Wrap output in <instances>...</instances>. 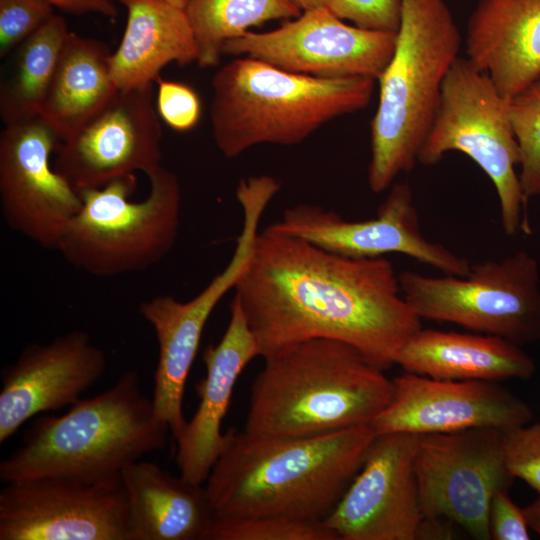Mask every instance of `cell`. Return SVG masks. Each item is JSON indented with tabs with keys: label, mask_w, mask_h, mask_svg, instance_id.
I'll return each instance as SVG.
<instances>
[{
	"label": "cell",
	"mask_w": 540,
	"mask_h": 540,
	"mask_svg": "<svg viewBox=\"0 0 540 540\" xmlns=\"http://www.w3.org/2000/svg\"><path fill=\"white\" fill-rule=\"evenodd\" d=\"M234 289L262 358L331 339L387 370L422 327L387 258L341 256L268 226Z\"/></svg>",
	"instance_id": "cell-1"
},
{
	"label": "cell",
	"mask_w": 540,
	"mask_h": 540,
	"mask_svg": "<svg viewBox=\"0 0 540 540\" xmlns=\"http://www.w3.org/2000/svg\"><path fill=\"white\" fill-rule=\"evenodd\" d=\"M376 437L370 424L303 437L229 430L227 444L205 482L215 518L324 521Z\"/></svg>",
	"instance_id": "cell-2"
},
{
	"label": "cell",
	"mask_w": 540,
	"mask_h": 540,
	"mask_svg": "<svg viewBox=\"0 0 540 540\" xmlns=\"http://www.w3.org/2000/svg\"><path fill=\"white\" fill-rule=\"evenodd\" d=\"M263 359L243 430L252 436L303 437L371 424L393 397L385 370L345 342L311 339Z\"/></svg>",
	"instance_id": "cell-3"
},
{
	"label": "cell",
	"mask_w": 540,
	"mask_h": 540,
	"mask_svg": "<svg viewBox=\"0 0 540 540\" xmlns=\"http://www.w3.org/2000/svg\"><path fill=\"white\" fill-rule=\"evenodd\" d=\"M169 431L143 394L138 373L126 370L109 389L81 398L65 414L38 415L21 445L0 462V480L117 479L142 456L163 449Z\"/></svg>",
	"instance_id": "cell-4"
},
{
	"label": "cell",
	"mask_w": 540,
	"mask_h": 540,
	"mask_svg": "<svg viewBox=\"0 0 540 540\" xmlns=\"http://www.w3.org/2000/svg\"><path fill=\"white\" fill-rule=\"evenodd\" d=\"M376 80L321 78L236 58L211 80L213 141L226 158L262 144H300L332 120L364 109Z\"/></svg>",
	"instance_id": "cell-5"
},
{
	"label": "cell",
	"mask_w": 540,
	"mask_h": 540,
	"mask_svg": "<svg viewBox=\"0 0 540 540\" xmlns=\"http://www.w3.org/2000/svg\"><path fill=\"white\" fill-rule=\"evenodd\" d=\"M461 35L445 0H402L392 57L378 78L367 180L380 193L410 172L436 117Z\"/></svg>",
	"instance_id": "cell-6"
},
{
	"label": "cell",
	"mask_w": 540,
	"mask_h": 540,
	"mask_svg": "<svg viewBox=\"0 0 540 540\" xmlns=\"http://www.w3.org/2000/svg\"><path fill=\"white\" fill-rule=\"evenodd\" d=\"M146 175L150 189L141 201L130 200L135 174L79 191L81 209L57 250L70 265L92 276L113 277L150 268L172 250L180 227V182L162 165Z\"/></svg>",
	"instance_id": "cell-7"
},
{
	"label": "cell",
	"mask_w": 540,
	"mask_h": 540,
	"mask_svg": "<svg viewBox=\"0 0 540 540\" xmlns=\"http://www.w3.org/2000/svg\"><path fill=\"white\" fill-rule=\"evenodd\" d=\"M509 102L487 74L467 57H458L442 87L436 117L421 147L418 163L432 166L451 151L472 159L489 177L500 204L505 234H530L525 197L516 172L521 152Z\"/></svg>",
	"instance_id": "cell-8"
},
{
	"label": "cell",
	"mask_w": 540,
	"mask_h": 540,
	"mask_svg": "<svg viewBox=\"0 0 540 540\" xmlns=\"http://www.w3.org/2000/svg\"><path fill=\"white\" fill-rule=\"evenodd\" d=\"M398 278L421 320L453 323L519 346L540 341V269L526 251L471 264L465 276L405 270Z\"/></svg>",
	"instance_id": "cell-9"
},
{
	"label": "cell",
	"mask_w": 540,
	"mask_h": 540,
	"mask_svg": "<svg viewBox=\"0 0 540 540\" xmlns=\"http://www.w3.org/2000/svg\"><path fill=\"white\" fill-rule=\"evenodd\" d=\"M263 179L241 181L236 198L243 211L242 229L231 259L194 298L181 302L170 295L143 301L139 313L153 328L159 347L153 405L175 438L183 429V396L205 325L225 294L234 289L249 262L261 217L276 195Z\"/></svg>",
	"instance_id": "cell-10"
},
{
	"label": "cell",
	"mask_w": 540,
	"mask_h": 540,
	"mask_svg": "<svg viewBox=\"0 0 540 540\" xmlns=\"http://www.w3.org/2000/svg\"><path fill=\"white\" fill-rule=\"evenodd\" d=\"M505 432L490 427L418 434L414 470L423 517H444L473 539L490 540L489 508L515 479L504 453Z\"/></svg>",
	"instance_id": "cell-11"
},
{
	"label": "cell",
	"mask_w": 540,
	"mask_h": 540,
	"mask_svg": "<svg viewBox=\"0 0 540 540\" xmlns=\"http://www.w3.org/2000/svg\"><path fill=\"white\" fill-rule=\"evenodd\" d=\"M397 32L349 25L329 7L303 11L268 32L248 31L229 40L223 54L257 59L285 71L321 78L378 80L396 45Z\"/></svg>",
	"instance_id": "cell-12"
},
{
	"label": "cell",
	"mask_w": 540,
	"mask_h": 540,
	"mask_svg": "<svg viewBox=\"0 0 540 540\" xmlns=\"http://www.w3.org/2000/svg\"><path fill=\"white\" fill-rule=\"evenodd\" d=\"M268 227L350 258L403 254L455 276L467 275L471 267L469 260L422 234L413 193L406 182L391 185L371 219L347 220L319 205L298 204L287 208L281 219Z\"/></svg>",
	"instance_id": "cell-13"
},
{
	"label": "cell",
	"mask_w": 540,
	"mask_h": 540,
	"mask_svg": "<svg viewBox=\"0 0 540 540\" xmlns=\"http://www.w3.org/2000/svg\"><path fill=\"white\" fill-rule=\"evenodd\" d=\"M0 540H128L121 478L85 483L45 477L5 483Z\"/></svg>",
	"instance_id": "cell-14"
},
{
	"label": "cell",
	"mask_w": 540,
	"mask_h": 540,
	"mask_svg": "<svg viewBox=\"0 0 540 540\" xmlns=\"http://www.w3.org/2000/svg\"><path fill=\"white\" fill-rule=\"evenodd\" d=\"M60 141L38 115L0 134V206L8 227L42 248L58 250L82 206L80 193L52 166Z\"/></svg>",
	"instance_id": "cell-15"
},
{
	"label": "cell",
	"mask_w": 540,
	"mask_h": 540,
	"mask_svg": "<svg viewBox=\"0 0 540 540\" xmlns=\"http://www.w3.org/2000/svg\"><path fill=\"white\" fill-rule=\"evenodd\" d=\"M162 128L153 84L114 97L56 149L54 169L78 192L161 165Z\"/></svg>",
	"instance_id": "cell-16"
},
{
	"label": "cell",
	"mask_w": 540,
	"mask_h": 540,
	"mask_svg": "<svg viewBox=\"0 0 540 540\" xmlns=\"http://www.w3.org/2000/svg\"><path fill=\"white\" fill-rule=\"evenodd\" d=\"M417 436L377 435L362 467L323 521L339 540H416L423 518L414 470Z\"/></svg>",
	"instance_id": "cell-17"
},
{
	"label": "cell",
	"mask_w": 540,
	"mask_h": 540,
	"mask_svg": "<svg viewBox=\"0 0 540 540\" xmlns=\"http://www.w3.org/2000/svg\"><path fill=\"white\" fill-rule=\"evenodd\" d=\"M390 404L370 424L377 435L449 433L528 424L529 406L499 382L441 380L405 372L394 377Z\"/></svg>",
	"instance_id": "cell-18"
},
{
	"label": "cell",
	"mask_w": 540,
	"mask_h": 540,
	"mask_svg": "<svg viewBox=\"0 0 540 540\" xmlns=\"http://www.w3.org/2000/svg\"><path fill=\"white\" fill-rule=\"evenodd\" d=\"M105 369L104 352L81 330L27 345L1 371L0 443L30 418L78 402Z\"/></svg>",
	"instance_id": "cell-19"
},
{
	"label": "cell",
	"mask_w": 540,
	"mask_h": 540,
	"mask_svg": "<svg viewBox=\"0 0 540 540\" xmlns=\"http://www.w3.org/2000/svg\"><path fill=\"white\" fill-rule=\"evenodd\" d=\"M259 355L238 298L230 305L227 328L216 345L202 355L205 377L195 385L199 405L176 441L175 461L180 475L195 484H204L223 452L229 431L222 433L234 386L247 364Z\"/></svg>",
	"instance_id": "cell-20"
},
{
	"label": "cell",
	"mask_w": 540,
	"mask_h": 540,
	"mask_svg": "<svg viewBox=\"0 0 540 540\" xmlns=\"http://www.w3.org/2000/svg\"><path fill=\"white\" fill-rule=\"evenodd\" d=\"M465 47L507 101L527 91L540 78V0H479Z\"/></svg>",
	"instance_id": "cell-21"
},
{
	"label": "cell",
	"mask_w": 540,
	"mask_h": 540,
	"mask_svg": "<svg viewBox=\"0 0 540 540\" xmlns=\"http://www.w3.org/2000/svg\"><path fill=\"white\" fill-rule=\"evenodd\" d=\"M128 540H208L215 513L205 485L137 461L120 475Z\"/></svg>",
	"instance_id": "cell-22"
},
{
	"label": "cell",
	"mask_w": 540,
	"mask_h": 540,
	"mask_svg": "<svg viewBox=\"0 0 540 540\" xmlns=\"http://www.w3.org/2000/svg\"><path fill=\"white\" fill-rule=\"evenodd\" d=\"M396 365L405 372L456 381L527 379L536 370L521 346L504 338L422 327L404 344Z\"/></svg>",
	"instance_id": "cell-23"
},
{
	"label": "cell",
	"mask_w": 540,
	"mask_h": 540,
	"mask_svg": "<svg viewBox=\"0 0 540 540\" xmlns=\"http://www.w3.org/2000/svg\"><path fill=\"white\" fill-rule=\"evenodd\" d=\"M127 10L118 48L111 52V78L120 91L155 83L169 63L197 62L198 48L185 9L167 0H119Z\"/></svg>",
	"instance_id": "cell-24"
},
{
	"label": "cell",
	"mask_w": 540,
	"mask_h": 540,
	"mask_svg": "<svg viewBox=\"0 0 540 540\" xmlns=\"http://www.w3.org/2000/svg\"><path fill=\"white\" fill-rule=\"evenodd\" d=\"M110 55L105 43L69 33L39 111L60 143L119 91L111 78Z\"/></svg>",
	"instance_id": "cell-25"
},
{
	"label": "cell",
	"mask_w": 540,
	"mask_h": 540,
	"mask_svg": "<svg viewBox=\"0 0 540 540\" xmlns=\"http://www.w3.org/2000/svg\"><path fill=\"white\" fill-rule=\"evenodd\" d=\"M70 32L64 18L54 14L15 49L11 68L0 85V116L4 125L39 115Z\"/></svg>",
	"instance_id": "cell-26"
},
{
	"label": "cell",
	"mask_w": 540,
	"mask_h": 540,
	"mask_svg": "<svg viewBox=\"0 0 540 540\" xmlns=\"http://www.w3.org/2000/svg\"><path fill=\"white\" fill-rule=\"evenodd\" d=\"M185 12L198 48L200 68L219 64L226 42L266 22L302 13L291 0H189Z\"/></svg>",
	"instance_id": "cell-27"
},
{
	"label": "cell",
	"mask_w": 540,
	"mask_h": 540,
	"mask_svg": "<svg viewBox=\"0 0 540 540\" xmlns=\"http://www.w3.org/2000/svg\"><path fill=\"white\" fill-rule=\"evenodd\" d=\"M208 540H339L323 521L286 516L217 519Z\"/></svg>",
	"instance_id": "cell-28"
},
{
	"label": "cell",
	"mask_w": 540,
	"mask_h": 540,
	"mask_svg": "<svg viewBox=\"0 0 540 540\" xmlns=\"http://www.w3.org/2000/svg\"><path fill=\"white\" fill-rule=\"evenodd\" d=\"M509 115L521 152L523 193L527 199L540 196V88L533 85L512 99Z\"/></svg>",
	"instance_id": "cell-29"
},
{
	"label": "cell",
	"mask_w": 540,
	"mask_h": 540,
	"mask_svg": "<svg viewBox=\"0 0 540 540\" xmlns=\"http://www.w3.org/2000/svg\"><path fill=\"white\" fill-rule=\"evenodd\" d=\"M44 0H0V57H6L52 16Z\"/></svg>",
	"instance_id": "cell-30"
},
{
	"label": "cell",
	"mask_w": 540,
	"mask_h": 540,
	"mask_svg": "<svg viewBox=\"0 0 540 540\" xmlns=\"http://www.w3.org/2000/svg\"><path fill=\"white\" fill-rule=\"evenodd\" d=\"M504 453L511 475L540 492V423L505 432Z\"/></svg>",
	"instance_id": "cell-31"
},
{
	"label": "cell",
	"mask_w": 540,
	"mask_h": 540,
	"mask_svg": "<svg viewBox=\"0 0 540 540\" xmlns=\"http://www.w3.org/2000/svg\"><path fill=\"white\" fill-rule=\"evenodd\" d=\"M156 109L159 117L172 129L180 132L195 127L201 115L198 94L180 82L156 79Z\"/></svg>",
	"instance_id": "cell-32"
},
{
	"label": "cell",
	"mask_w": 540,
	"mask_h": 540,
	"mask_svg": "<svg viewBox=\"0 0 540 540\" xmlns=\"http://www.w3.org/2000/svg\"><path fill=\"white\" fill-rule=\"evenodd\" d=\"M328 7L364 29L397 32L401 22L402 0H330Z\"/></svg>",
	"instance_id": "cell-33"
},
{
	"label": "cell",
	"mask_w": 540,
	"mask_h": 540,
	"mask_svg": "<svg viewBox=\"0 0 540 540\" xmlns=\"http://www.w3.org/2000/svg\"><path fill=\"white\" fill-rule=\"evenodd\" d=\"M529 526L523 509L509 497L508 490H499L489 508V531L493 540H528Z\"/></svg>",
	"instance_id": "cell-34"
},
{
	"label": "cell",
	"mask_w": 540,
	"mask_h": 540,
	"mask_svg": "<svg viewBox=\"0 0 540 540\" xmlns=\"http://www.w3.org/2000/svg\"><path fill=\"white\" fill-rule=\"evenodd\" d=\"M51 6L72 14L97 13L109 18L118 15L115 0H44Z\"/></svg>",
	"instance_id": "cell-35"
},
{
	"label": "cell",
	"mask_w": 540,
	"mask_h": 540,
	"mask_svg": "<svg viewBox=\"0 0 540 540\" xmlns=\"http://www.w3.org/2000/svg\"><path fill=\"white\" fill-rule=\"evenodd\" d=\"M453 524L444 517H423L416 534L417 539H451L453 538Z\"/></svg>",
	"instance_id": "cell-36"
},
{
	"label": "cell",
	"mask_w": 540,
	"mask_h": 540,
	"mask_svg": "<svg viewBox=\"0 0 540 540\" xmlns=\"http://www.w3.org/2000/svg\"><path fill=\"white\" fill-rule=\"evenodd\" d=\"M523 512L529 528L540 536V492L537 498L523 509Z\"/></svg>",
	"instance_id": "cell-37"
},
{
	"label": "cell",
	"mask_w": 540,
	"mask_h": 540,
	"mask_svg": "<svg viewBox=\"0 0 540 540\" xmlns=\"http://www.w3.org/2000/svg\"><path fill=\"white\" fill-rule=\"evenodd\" d=\"M300 10L308 11L320 7H328L330 0H291Z\"/></svg>",
	"instance_id": "cell-38"
},
{
	"label": "cell",
	"mask_w": 540,
	"mask_h": 540,
	"mask_svg": "<svg viewBox=\"0 0 540 540\" xmlns=\"http://www.w3.org/2000/svg\"><path fill=\"white\" fill-rule=\"evenodd\" d=\"M167 1H169L171 4L177 7L185 9L189 0H167Z\"/></svg>",
	"instance_id": "cell-39"
},
{
	"label": "cell",
	"mask_w": 540,
	"mask_h": 540,
	"mask_svg": "<svg viewBox=\"0 0 540 540\" xmlns=\"http://www.w3.org/2000/svg\"><path fill=\"white\" fill-rule=\"evenodd\" d=\"M534 85L540 88V78Z\"/></svg>",
	"instance_id": "cell-40"
}]
</instances>
